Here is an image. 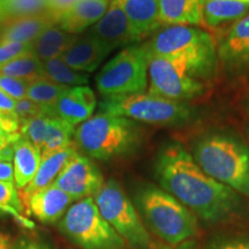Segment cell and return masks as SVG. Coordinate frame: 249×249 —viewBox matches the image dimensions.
<instances>
[{
	"label": "cell",
	"mask_w": 249,
	"mask_h": 249,
	"mask_svg": "<svg viewBox=\"0 0 249 249\" xmlns=\"http://www.w3.org/2000/svg\"><path fill=\"white\" fill-rule=\"evenodd\" d=\"M245 108H246V111L249 113V91L247 92V95H246V97H245Z\"/></svg>",
	"instance_id": "ee69618b"
},
{
	"label": "cell",
	"mask_w": 249,
	"mask_h": 249,
	"mask_svg": "<svg viewBox=\"0 0 249 249\" xmlns=\"http://www.w3.org/2000/svg\"><path fill=\"white\" fill-rule=\"evenodd\" d=\"M42 161V154L33 143L20 138L13 144L14 185L18 191H22L29 185Z\"/></svg>",
	"instance_id": "7402d4cb"
},
{
	"label": "cell",
	"mask_w": 249,
	"mask_h": 249,
	"mask_svg": "<svg viewBox=\"0 0 249 249\" xmlns=\"http://www.w3.org/2000/svg\"><path fill=\"white\" fill-rule=\"evenodd\" d=\"M113 51L90 33L77 37L75 42L60 55L68 66L77 71H92Z\"/></svg>",
	"instance_id": "9a60e30c"
},
{
	"label": "cell",
	"mask_w": 249,
	"mask_h": 249,
	"mask_svg": "<svg viewBox=\"0 0 249 249\" xmlns=\"http://www.w3.org/2000/svg\"><path fill=\"white\" fill-rule=\"evenodd\" d=\"M4 18H5V12H4V8H2L1 0H0V20H4Z\"/></svg>",
	"instance_id": "f6af8a7d"
},
{
	"label": "cell",
	"mask_w": 249,
	"mask_h": 249,
	"mask_svg": "<svg viewBox=\"0 0 249 249\" xmlns=\"http://www.w3.org/2000/svg\"><path fill=\"white\" fill-rule=\"evenodd\" d=\"M28 52H33L31 43L1 42L0 40V66Z\"/></svg>",
	"instance_id": "e575fe53"
},
{
	"label": "cell",
	"mask_w": 249,
	"mask_h": 249,
	"mask_svg": "<svg viewBox=\"0 0 249 249\" xmlns=\"http://www.w3.org/2000/svg\"><path fill=\"white\" fill-rule=\"evenodd\" d=\"M29 83V81L26 80L0 75V90L4 91L11 98H13L14 101H20V99L27 98Z\"/></svg>",
	"instance_id": "836d02e7"
},
{
	"label": "cell",
	"mask_w": 249,
	"mask_h": 249,
	"mask_svg": "<svg viewBox=\"0 0 249 249\" xmlns=\"http://www.w3.org/2000/svg\"><path fill=\"white\" fill-rule=\"evenodd\" d=\"M77 37L79 35L61 29L58 22L52 23L31 43L33 53L42 62L58 58L75 42Z\"/></svg>",
	"instance_id": "603a6c76"
},
{
	"label": "cell",
	"mask_w": 249,
	"mask_h": 249,
	"mask_svg": "<svg viewBox=\"0 0 249 249\" xmlns=\"http://www.w3.org/2000/svg\"><path fill=\"white\" fill-rule=\"evenodd\" d=\"M73 202L67 193L51 185L34 193L27 200V205L37 219L45 224H54L66 213Z\"/></svg>",
	"instance_id": "2e32d148"
},
{
	"label": "cell",
	"mask_w": 249,
	"mask_h": 249,
	"mask_svg": "<svg viewBox=\"0 0 249 249\" xmlns=\"http://www.w3.org/2000/svg\"><path fill=\"white\" fill-rule=\"evenodd\" d=\"M163 249H196V247H195V244L193 241H187V242H185V244H182V245L174 246V247H172V246H170V247H165Z\"/></svg>",
	"instance_id": "7bdbcfd3"
},
{
	"label": "cell",
	"mask_w": 249,
	"mask_h": 249,
	"mask_svg": "<svg viewBox=\"0 0 249 249\" xmlns=\"http://www.w3.org/2000/svg\"><path fill=\"white\" fill-rule=\"evenodd\" d=\"M14 112L20 126L26 124L27 121L34 119V118L42 116V114H49L50 117L53 118L51 108L37 104V103L30 101L29 98H23L20 99V101H17Z\"/></svg>",
	"instance_id": "d6a6232c"
},
{
	"label": "cell",
	"mask_w": 249,
	"mask_h": 249,
	"mask_svg": "<svg viewBox=\"0 0 249 249\" xmlns=\"http://www.w3.org/2000/svg\"><path fill=\"white\" fill-rule=\"evenodd\" d=\"M59 230L83 249H127L128 246L103 218L93 197L71 205L60 219Z\"/></svg>",
	"instance_id": "52a82bcc"
},
{
	"label": "cell",
	"mask_w": 249,
	"mask_h": 249,
	"mask_svg": "<svg viewBox=\"0 0 249 249\" xmlns=\"http://www.w3.org/2000/svg\"><path fill=\"white\" fill-rule=\"evenodd\" d=\"M148 61L149 53L144 44L123 49L96 76L99 93L107 97L145 92L149 85Z\"/></svg>",
	"instance_id": "9c48e42d"
},
{
	"label": "cell",
	"mask_w": 249,
	"mask_h": 249,
	"mask_svg": "<svg viewBox=\"0 0 249 249\" xmlns=\"http://www.w3.org/2000/svg\"><path fill=\"white\" fill-rule=\"evenodd\" d=\"M103 183L104 179L97 165L91 158L77 154L62 169L53 185L67 193L73 201H80L93 197Z\"/></svg>",
	"instance_id": "8fae6325"
},
{
	"label": "cell",
	"mask_w": 249,
	"mask_h": 249,
	"mask_svg": "<svg viewBox=\"0 0 249 249\" xmlns=\"http://www.w3.org/2000/svg\"><path fill=\"white\" fill-rule=\"evenodd\" d=\"M70 87L57 85L46 80L45 77L34 80L29 83L27 91V98L30 101L43 105L49 108H52L58 102V99Z\"/></svg>",
	"instance_id": "83f0119b"
},
{
	"label": "cell",
	"mask_w": 249,
	"mask_h": 249,
	"mask_svg": "<svg viewBox=\"0 0 249 249\" xmlns=\"http://www.w3.org/2000/svg\"><path fill=\"white\" fill-rule=\"evenodd\" d=\"M0 160L13 161V145L6 149H0Z\"/></svg>",
	"instance_id": "b9f144b4"
},
{
	"label": "cell",
	"mask_w": 249,
	"mask_h": 249,
	"mask_svg": "<svg viewBox=\"0 0 249 249\" xmlns=\"http://www.w3.org/2000/svg\"><path fill=\"white\" fill-rule=\"evenodd\" d=\"M0 181L14 182L13 163L0 160Z\"/></svg>",
	"instance_id": "f35d334b"
},
{
	"label": "cell",
	"mask_w": 249,
	"mask_h": 249,
	"mask_svg": "<svg viewBox=\"0 0 249 249\" xmlns=\"http://www.w3.org/2000/svg\"><path fill=\"white\" fill-rule=\"evenodd\" d=\"M74 133H75V127L59 118H52L45 136L44 145L40 150L42 158L48 157L73 144Z\"/></svg>",
	"instance_id": "4316f807"
},
{
	"label": "cell",
	"mask_w": 249,
	"mask_h": 249,
	"mask_svg": "<svg viewBox=\"0 0 249 249\" xmlns=\"http://www.w3.org/2000/svg\"><path fill=\"white\" fill-rule=\"evenodd\" d=\"M51 119L52 117H50L49 114H42V116L34 118V119L27 121L26 124H21V138L28 140L37 149L42 150Z\"/></svg>",
	"instance_id": "f546056e"
},
{
	"label": "cell",
	"mask_w": 249,
	"mask_h": 249,
	"mask_svg": "<svg viewBox=\"0 0 249 249\" xmlns=\"http://www.w3.org/2000/svg\"><path fill=\"white\" fill-rule=\"evenodd\" d=\"M217 45V58L229 74L249 75V13L234 21Z\"/></svg>",
	"instance_id": "7c38bea8"
},
{
	"label": "cell",
	"mask_w": 249,
	"mask_h": 249,
	"mask_svg": "<svg viewBox=\"0 0 249 249\" xmlns=\"http://www.w3.org/2000/svg\"><path fill=\"white\" fill-rule=\"evenodd\" d=\"M15 103L13 98L6 95L4 91L0 90V113L9 114V116H14L15 114Z\"/></svg>",
	"instance_id": "74e56055"
},
{
	"label": "cell",
	"mask_w": 249,
	"mask_h": 249,
	"mask_svg": "<svg viewBox=\"0 0 249 249\" xmlns=\"http://www.w3.org/2000/svg\"><path fill=\"white\" fill-rule=\"evenodd\" d=\"M249 13V0H204L203 22L219 27L236 21Z\"/></svg>",
	"instance_id": "cb8c5ba5"
},
{
	"label": "cell",
	"mask_w": 249,
	"mask_h": 249,
	"mask_svg": "<svg viewBox=\"0 0 249 249\" xmlns=\"http://www.w3.org/2000/svg\"><path fill=\"white\" fill-rule=\"evenodd\" d=\"M111 0H77L59 18L61 29L79 35L87 28L92 27L107 13Z\"/></svg>",
	"instance_id": "d6986e66"
},
{
	"label": "cell",
	"mask_w": 249,
	"mask_h": 249,
	"mask_svg": "<svg viewBox=\"0 0 249 249\" xmlns=\"http://www.w3.org/2000/svg\"><path fill=\"white\" fill-rule=\"evenodd\" d=\"M43 64V77L57 85L66 87L85 86L89 77L86 74L71 68L60 57L53 58Z\"/></svg>",
	"instance_id": "484cf974"
},
{
	"label": "cell",
	"mask_w": 249,
	"mask_h": 249,
	"mask_svg": "<svg viewBox=\"0 0 249 249\" xmlns=\"http://www.w3.org/2000/svg\"><path fill=\"white\" fill-rule=\"evenodd\" d=\"M1 23H2V20H0V28H1Z\"/></svg>",
	"instance_id": "bcb514c9"
},
{
	"label": "cell",
	"mask_w": 249,
	"mask_h": 249,
	"mask_svg": "<svg viewBox=\"0 0 249 249\" xmlns=\"http://www.w3.org/2000/svg\"><path fill=\"white\" fill-rule=\"evenodd\" d=\"M96 107L97 98L93 90L87 86H76L70 87L62 93L51 112L53 118L75 127L92 117Z\"/></svg>",
	"instance_id": "5bb4252c"
},
{
	"label": "cell",
	"mask_w": 249,
	"mask_h": 249,
	"mask_svg": "<svg viewBox=\"0 0 249 249\" xmlns=\"http://www.w3.org/2000/svg\"><path fill=\"white\" fill-rule=\"evenodd\" d=\"M142 133L134 120L98 112L74 133L73 143L87 157L110 160L132 154L141 143Z\"/></svg>",
	"instance_id": "277c9868"
},
{
	"label": "cell",
	"mask_w": 249,
	"mask_h": 249,
	"mask_svg": "<svg viewBox=\"0 0 249 249\" xmlns=\"http://www.w3.org/2000/svg\"><path fill=\"white\" fill-rule=\"evenodd\" d=\"M21 138L17 116L0 113V149L12 147Z\"/></svg>",
	"instance_id": "1f68e13d"
},
{
	"label": "cell",
	"mask_w": 249,
	"mask_h": 249,
	"mask_svg": "<svg viewBox=\"0 0 249 249\" xmlns=\"http://www.w3.org/2000/svg\"><path fill=\"white\" fill-rule=\"evenodd\" d=\"M193 158L208 176L249 197V148L226 133L205 134L193 145Z\"/></svg>",
	"instance_id": "3957f363"
},
{
	"label": "cell",
	"mask_w": 249,
	"mask_h": 249,
	"mask_svg": "<svg viewBox=\"0 0 249 249\" xmlns=\"http://www.w3.org/2000/svg\"><path fill=\"white\" fill-rule=\"evenodd\" d=\"M119 2L139 42L163 27L158 0H119Z\"/></svg>",
	"instance_id": "e0dca14e"
},
{
	"label": "cell",
	"mask_w": 249,
	"mask_h": 249,
	"mask_svg": "<svg viewBox=\"0 0 249 249\" xmlns=\"http://www.w3.org/2000/svg\"><path fill=\"white\" fill-rule=\"evenodd\" d=\"M135 202L149 229L169 246L185 244L200 231L197 217L160 187L140 188Z\"/></svg>",
	"instance_id": "5b68a950"
},
{
	"label": "cell",
	"mask_w": 249,
	"mask_h": 249,
	"mask_svg": "<svg viewBox=\"0 0 249 249\" xmlns=\"http://www.w3.org/2000/svg\"><path fill=\"white\" fill-rule=\"evenodd\" d=\"M93 201L99 213L116 232L134 249H155L147 227L140 218L135 205L116 180L104 181Z\"/></svg>",
	"instance_id": "ba28073f"
},
{
	"label": "cell",
	"mask_w": 249,
	"mask_h": 249,
	"mask_svg": "<svg viewBox=\"0 0 249 249\" xmlns=\"http://www.w3.org/2000/svg\"><path fill=\"white\" fill-rule=\"evenodd\" d=\"M57 21L49 12L27 17L6 18L0 28L1 42L33 43L46 28Z\"/></svg>",
	"instance_id": "ac0fdd59"
},
{
	"label": "cell",
	"mask_w": 249,
	"mask_h": 249,
	"mask_svg": "<svg viewBox=\"0 0 249 249\" xmlns=\"http://www.w3.org/2000/svg\"><path fill=\"white\" fill-rule=\"evenodd\" d=\"M0 211L21 218L20 213L23 211V204L14 182L0 181Z\"/></svg>",
	"instance_id": "4dcf8cb0"
},
{
	"label": "cell",
	"mask_w": 249,
	"mask_h": 249,
	"mask_svg": "<svg viewBox=\"0 0 249 249\" xmlns=\"http://www.w3.org/2000/svg\"><path fill=\"white\" fill-rule=\"evenodd\" d=\"M151 54L185 65L198 80L210 79L217 70V45L207 31L196 26H163L144 44Z\"/></svg>",
	"instance_id": "7a4b0ae2"
},
{
	"label": "cell",
	"mask_w": 249,
	"mask_h": 249,
	"mask_svg": "<svg viewBox=\"0 0 249 249\" xmlns=\"http://www.w3.org/2000/svg\"><path fill=\"white\" fill-rule=\"evenodd\" d=\"M0 249H15L9 235L0 233Z\"/></svg>",
	"instance_id": "60d3db41"
},
{
	"label": "cell",
	"mask_w": 249,
	"mask_h": 249,
	"mask_svg": "<svg viewBox=\"0 0 249 249\" xmlns=\"http://www.w3.org/2000/svg\"><path fill=\"white\" fill-rule=\"evenodd\" d=\"M248 139H249V129H248Z\"/></svg>",
	"instance_id": "7dc6e473"
},
{
	"label": "cell",
	"mask_w": 249,
	"mask_h": 249,
	"mask_svg": "<svg viewBox=\"0 0 249 249\" xmlns=\"http://www.w3.org/2000/svg\"><path fill=\"white\" fill-rule=\"evenodd\" d=\"M0 75L31 81L43 77V64L33 52H28L0 66Z\"/></svg>",
	"instance_id": "d4e9b609"
},
{
	"label": "cell",
	"mask_w": 249,
	"mask_h": 249,
	"mask_svg": "<svg viewBox=\"0 0 249 249\" xmlns=\"http://www.w3.org/2000/svg\"><path fill=\"white\" fill-rule=\"evenodd\" d=\"M18 249H51V247L42 240H24L18 246Z\"/></svg>",
	"instance_id": "ab89813d"
},
{
	"label": "cell",
	"mask_w": 249,
	"mask_h": 249,
	"mask_svg": "<svg viewBox=\"0 0 249 249\" xmlns=\"http://www.w3.org/2000/svg\"><path fill=\"white\" fill-rule=\"evenodd\" d=\"M155 176L161 189L205 223L223 222L240 208L238 193L208 176L178 142L166 143L158 152Z\"/></svg>",
	"instance_id": "6da1fadb"
},
{
	"label": "cell",
	"mask_w": 249,
	"mask_h": 249,
	"mask_svg": "<svg viewBox=\"0 0 249 249\" xmlns=\"http://www.w3.org/2000/svg\"><path fill=\"white\" fill-rule=\"evenodd\" d=\"M76 1L77 0H49L48 12L58 22L61 15L67 12Z\"/></svg>",
	"instance_id": "8d00e7d4"
},
{
	"label": "cell",
	"mask_w": 249,
	"mask_h": 249,
	"mask_svg": "<svg viewBox=\"0 0 249 249\" xmlns=\"http://www.w3.org/2000/svg\"><path fill=\"white\" fill-rule=\"evenodd\" d=\"M77 154H79V151H77V149L73 143L70 147L62 149L60 151L54 152V154L50 155L48 157L42 158V161H40L36 176L34 177V179L31 180L29 185L26 188H23L20 194H18L20 195L21 201L27 202L28 198L34 193L39 191V189L45 188V187L53 185V182L58 178V176L60 174L62 169Z\"/></svg>",
	"instance_id": "ffe728a7"
},
{
	"label": "cell",
	"mask_w": 249,
	"mask_h": 249,
	"mask_svg": "<svg viewBox=\"0 0 249 249\" xmlns=\"http://www.w3.org/2000/svg\"><path fill=\"white\" fill-rule=\"evenodd\" d=\"M161 26L203 23L204 0H158Z\"/></svg>",
	"instance_id": "44dd1931"
},
{
	"label": "cell",
	"mask_w": 249,
	"mask_h": 249,
	"mask_svg": "<svg viewBox=\"0 0 249 249\" xmlns=\"http://www.w3.org/2000/svg\"><path fill=\"white\" fill-rule=\"evenodd\" d=\"M89 33L112 50L121 46L127 48L133 43L139 42L134 36L119 0H111L107 13L98 22L93 24Z\"/></svg>",
	"instance_id": "4fadbf2b"
},
{
	"label": "cell",
	"mask_w": 249,
	"mask_h": 249,
	"mask_svg": "<svg viewBox=\"0 0 249 249\" xmlns=\"http://www.w3.org/2000/svg\"><path fill=\"white\" fill-rule=\"evenodd\" d=\"M205 249H249V238L214 239Z\"/></svg>",
	"instance_id": "d590c367"
},
{
	"label": "cell",
	"mask_w": 249,
	"mask_h": 249,
	"mask_svg": "<svg viewBox=\"0 0 249 249\" xmlns=\"http://www.w3.org/2000/svg\"><path fill=\"white\" fill-rule=\"evenodd\" d=\"M148 80V92L176 102L187 103L205 90L202 81L193 75L185 65L151 53H149Z\"/></svg>",
	"instance_id": "30bf717a"
},
{
	"label": "cell",
	"mask_w": 249,
	"mask_h": 249,
	"mask_svg": "<svg viewBox=\"0 0 249 249\" xmlns=\"http://www.w3.org/2000/svg\"><path fill=\"white\" fill-rule=\"evenodd\" d=\"M99 112L161 126L185 124L195 117V111L187 103L176 102L150 92L107 96L99 103Z\"/></svg>",
	"instance_id": "8992f818"
},
{
	"label": "cell",
	"mask_w": 249,
	"mask_h": 249,
	"mask_svg": "<svg viewBox=\"0 0 249 249\" xmlns=\"http://www.w3.org/2000/svg\"><path fill=\"white\" fill-rule=\"evenodd\" d=\"M1 4L6 18L45 13L49 0H1Z\"/></svg>",
	"instance_id": "f1b7e54d"
}]
</instances>
